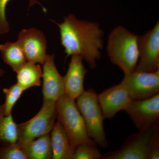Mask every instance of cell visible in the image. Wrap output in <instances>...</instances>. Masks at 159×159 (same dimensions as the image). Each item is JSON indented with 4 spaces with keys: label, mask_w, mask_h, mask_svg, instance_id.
<instances>
[{
    "label": "cell",
    "mask_w": 159,
    "mask_h": 159,
    "mask_svg": "<svg viewBox=\"0 0 159 159\" xmlns=\"http://www.w3.org/2000/svg\"><path fill=\"white\" fill-rule=\"evenodd\" d=\"M56 23L59 29L61 45L66 58L79 55L94 69L100 57L103 47V31L97 23L78 19L73 14L65 16L62 22Z\"/></svg>",
    "instance_id": "1"
},
{
    "label": "cell",
    "mask_w": 159,
    "mask_h": 159,
    "mask_svg": "<svg viewBox=\"0 0 159 159\" xmlns=\"http://www.w3.org/2000/svg\"><path fill=\"white\" fill-rule=\"evenodd\" d=\"M139 38L121 26L115 28L109 36V57L125 76L135 70L139 57Z\"/></svg>",
    "instance_id": "2"
},
{
    "label": "cell",
    "mask_w": 159,
    "mask_h": 159,
    "mask_svg": "<svg viewBox=\"0 0 159 159\" xmlns=\"http://www.w3.org/2000/svg\"><path fill=\"white\" fill-rule=\"evenodd\" d=\"M57 120L62 124L74 148L83 144H96L89 135L75 99L63 94L56 101Z\"/></svg>",
    "instance_id": "3"
},
{
    "label": "cell",
    "mask_w": 159,
    "mask_h": 159,
    "mask_svg": "<svg viewBox=\"0 0 159 159\" xmlns=\"http://www.w3.org/2000/svg\"><path fill=\"white\" fill-rule=\"evenodd\" d=\"M159 122L127 138L119 150L102 155L103 159H149L159 146Z\"/></svg>",
    "instance_id": "4"
},
{
    "label": "cell",
    "mask_w": 159,
    "mask_h": 159,
    "mask_svg": "<svg viewBox=\"0 0 159 159\" xmlns=\"http://www.w3.org/2000/svg\"><path fill=\"white\" fill-rule=\"evenodd\" d=\"M77 105L85 122L89 135L102 148L108 147L103 127L104 119L98 100L93 89L84 91L77 99Z\"/></svg>",
    "instance_id": "5"
},
{
    "label": "cell",
    "mask_w": 159,
    "mask_h": 159,
    "mask_svg": "<svg viewBox=\"0 0 159 159\" xmlns=\"http://www.w3.org/2000/svg\"><path fill=\"white\" fill-rule=\"evenodd\" d=\"M57 116L56 102L43 100L41 108L35 116L17 124V143L23 148L36 138L50 134Z\"/></svg>",
    "instance_id": "6"
},
{
    "label": "cell",
    "mask_w": 159,
    "mask_h": 159,
    "mask_svg": "<svg viewBox=\"0 0 159 159\" xmlns=\"http://www.w3.org/2000/svg\"><path fill=\"white\" fill-rule=\"evenodd\" d=\"M133 100L148 99L159 94V69L153 72L134 71L120 83Z\"/></svg>",
    "instance_id": "7"
},
{
    "label": "cell",
    "mask_w": 159,
    "mask_h": 159,
    "mask_svg": "<svg viewBox=\"0 0 159 159\" xmlns=\"http://www.w3.org/2000/svg\"><path fill=\"white\" fill-rule=\"evenodd\" d=\"M139 60L135 70L150 72L159 69V21L151 30L139 38Z\"/></svg>",
    "instance_id": "8"
},
{
    "label": "cell",
    "mask_w": 159,
    "mask_h": 159,
    "mask_svg": "<svg viewBox=\"0 0 159 159\" xmlns=\"http://www.w3.org/2000/svg\"><path fill=\"white\" fill-rule=\"evenodd\" d=\"M16 41L22 49L27 61L43 65L47 58L48 41L44 34L36 28L23 29Z\"/></svg>",
    "instance_id": "9"
},
{
    "label": "cell",
    "mask_w": 159,
    "mask_h": 159,
    "mask_svg": "<svg viewBox=\"0 0 159 159\" xmlns=\"http://www.w3.org/2000/svg\"><path fill=\"white\" fill-rule=\"evenodd\" d=\"M139 130L159 122V94L148 99L132 100L125 111Z\"/></svg>",
    "instance_id": "10"
},
{
    "label": "cell",
    "mask_w": 159,
    "mask_h": 159,
    "mask_svg": "<svg viewBox=\"0 0 159 159\" xmlns=\"http://www.w3.org/2000/svg\"><path fill=\"white\" fill-rule=\"evenodd\" d=\"M98 98L104 119H112L120 111H125L133 100L121 83L103 91Z\"/></svg>",
    "instance_id": "11"
},
{
    "label": "cell",
    "mask_w": 159,
    "mask_h": 159,
    "mask_svg": "<svg viewBox=\"0 0 159 159\" xmlns=\"http://www.w3.org/2000/svg\"><path fill=\"white\" fill-rule=\"evenodd\" d=\"M54 54H48L43 65V100L56 102L65 93L63 77L57 70Z\"/></svg>",
    "instance_id": "12"
},
{
    "label": "cell",
    "mask_w": 159,
    "mask_h": 159,
    "mask_svg": "<svg viewBox=\"0 0 159 159\" xmlns=\"http://www.w3.org/2000/svg\"><path fill=\"white\" fill-rule=\"evenodd\" d=\"M87 73L82 57L72 56L66 74L63 77L65 93L72 99H77L84 92V81Z\"/></svg>",
    "instance_id": "13"
},
{
    "label": "cell",
    "mask_w": 159,
    "mask_h": 159,
    "mask_svg": "<svg viewBox=\"0 0 159 159\" xmlns=\"http://www.w3.org/2000/svg\"><path fill=\"white\" fill-rule=\"evenodd\" d=\"M53 159H73L75 148L59 120L55 122L50 134Z\"/></svg>",
    "instance_id": "14"
},
{
    "label": "cell",
    "mask_w": 159,
    "mask_h": 159,
    "mask_svg": "<svg viewBox=\"0 0 159 159\" xmlns=\"http://www.w3.org/2000/svg\"><path fill=\"white\" fill-rule=\"evenodd\" d=\"M0 53L3 61L16 73L27 61L22 49L17 41H8L0 44Z\"/></svg>",
    "instance_id": "15"
},
{
    "label": "cell",
    "mask_w": 159,
    "mask_h": 159,
    "mask_svg": "<svg viewBox=\"0 0 159 159\" xmlns=\"http://www.w3.org/2000/svg\"><path fill=\"white\" fill-rule=\"evenodd\" d=\"M16 74V83L25 91L41 84L43 70L39 64L27 61Z\"/></svg>",
    "instance_id": "16"
},
{
    "label": "cell",
    "mask_w": 159,
    "mask_h": 159,
    "mask_svg": "<svg viewBox=\"0 0 159 159\" xmlns=\"http://www.w3.org/2000/svg\"><path fill=\"white\" fill-rule=\"evenodd\" d=\"M28 159L52 158L50 134L34 139L23 147Z\"/></svg>",
    "instance_id": "17"
},
{
    "label": "cell",
    "mask_w": 159,
    "mask_h": 159,
    "mask_svg": "<svg viewBox=\"0 0 159 159\" xmlns=\"http://www.w3.org/2000/svg\"><path fill=\"white\" fill-rule=\"evenodd\" d=\"M17 139V124L12 114L6 115L3 104H0V146L16 142Z\"/></svg>",
    "instance_id": "18"
},
{
    "label": "cell",
    "mask_w": 159,
    "mask_h": 159,
    "mask_svg": "<svg viewBox=\"0 0 159 159\" xmlns=\"http://www.w3.org/2000/svg\"><path fill=\"white\" fill-rule=\"evenodd\" d=\"M25 91L17 83L8 88L3 89V93L6 96L5 102L3 103V105L6 115L11 114L15 105Z\"/></svg>",
    "instance_id": "19"
},
{
    "label": "cell",
    "mask_w": 159,
    "mask_h": 159,
    "mask_svg": "<svg viewBox=\"0 0 159 159\" xmlns=\"http://www.w3.org/2000/svg\"><path fill=\"white\" fill-rule=\"evenodd\" d=\"M0 159H28L25 151L17 142L0 146Z\"/></svg>",
    "instance_id": "20"
},
{
    "label": "cell",
    "mask_w": 159,
    "mask_h": 159,
    "mask_svg": "<svg viewBox=\"0 0 159 159\" xmlns=\"http://www.w3.org/2000/svg\"><path fill=\"white\" fill-rule=\"evenodd\" d=\"M102 155L97 148V144L80 145L74 150L73 159H100Z\"/></svg>",
    "instance_id": "21"
},
{
    "label": "cell",
    "mask_w": 159,
    "mask_h": 159,
    "mask_svg": "<svg viewBox=\"0 0 159 159\" xmlns=\"http://www.w3.org/2000/svg\"><path fill=\"white\" fill-rule=\"evenodd\" d=\"M11 0H0V34L4 35L8 34L10 31V25L7 17H6V9L7 5ZM35 4H39L42 7L45 12H47L45 8L39 2L35 0H30L29 8Z\"/></svg>",
    "instance_id": "22"
},
{
    "label": "cell",
    "mask_w": 159,
    "mask_h": 159,
    "mask_svg": "<svg viewBox=\"0 0 159 159\" xmlns=\"http://www.w3.org/2000/svg\"><path fill=\"white\" fill-rule=\"evenodd\" d=\"M5 71L2 69L0 68V79L2 78V77H3L5 75ZM0 89H1V85H0Z\"/></svg>",
    "instance_id": "23"
}]
</instances>
